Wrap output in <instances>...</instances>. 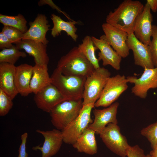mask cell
<instances>
[{
  "label": "cell",
  "mask_w": 157,
  "mask_h": 157,
  "mask_svg": "<svg viewBox=\"0 0 157 157\" xmlns=\"http://www.w3.org/2000/svg\"><path fill=\"white\" fill-rule=\"evenodd\" d=\"M144 5L138 1L125 0L106 18V22L127 33H133L135 25Z\"/></svg>",
  "instance_id": "obj_1"
},
{
  "label": "cell",
  "mask_w": 157,
  "mask_h": 157,
  "mask_svg": "<svg viewBox=\"0 0 157 157\" xmlns=\"http://www.w3.org/2000/svg\"><path fill=\"white\" fill-rule=\"evenodd\" d=\"M57 68L64 75L87 78L95 69L78 47L72 48L59 60Z\"/></svg>",
  "instance_id": "obj_2"
},
{
  "label": "cell",
  "mask_w": 157,
  "mask_h": 157,
  "mask_svg": "<svg viewBox=\"0 0 157 157\" xmlns=\"http://www.w3.org/2000/svg\"><path fill=\"white\" fill-rule=\"evenodd\" d=\"M51 77V83L68 100L82 99L86 77L63 75L57 68Z\"/></svg>",
  "instance_id": "obj_3"
},
{
  "label": "cell",
  "mask_w": 157,
  "mask_h": 157,
  "mask_svg": "<svg viewBox=\"0 0 157 157\" xmlns=\"http://www.w3.org/2000/svg\"><path fill=\"white\" fill-rule=\"evenodd\" d=\"M83 106L82 99L61 102L49 113L52 124L56 129L62 131L78 117Z\"/></svg>",
  "instance_id": "obj_4"
},
{
  "label": "cell",
  "mask_w": 157,
  "mask_h": 157,
  "mask_svg": "<svg viewBox=\"0 0 157 157\" xmlns=\"http://www.w3.org/2000/svg\"><path fill=\"white\" fill-rule=\"evenodd\" d=\"M110 75L107 69L100 67L95 69L86 78L82 98L83 105L95 103L100 97Z\"/></svg>",
  "instance_id": "obj_5"
},
{
  "label": "cell",
  "mask_w": 157,
  "mask_h": 157,
  "mask_svg": "<svg viewBox=\"0 0 157 157\" xmlns=\"http://www.w3.org/2000/svg\"><path fill=\"white\" fill-rule=\"evenodd\" d=\"M94 107V104L83 105L78 117L61 131L64 142L72 145L75 142L84 131L92 123L91 114Z\"/></svg>",
  "instance_id": "obj_6"
},
{
  "label": "cell",
  "mask_w": 157,
  "mask_h": 157,
  "mask_svg": "<svg viewBox=\"0 0 157 157\" xmlns=\"http://www.w3.org/2000/svg\"><path fill=\"white\" fill-rule=\"evenodd\" d=\"M103 142L112 152L121 157L126 156L130 147L126 137L120 132L117 124L110 123L99 134Z\"/></svg>",
  "instance_id": "obj_7"
},
{
  "label": "cell",
  "mask_w": 157,
  "mask_h": 157,
  "mask_svg": "<svg viewBox=\"0 0 157 157\" xmlns=\"http://www.w3.org/2000/svg\"><path fill=\"white\" fill-rule=\"evenodd\" d=\"M126 78L118 74L108 79L99 98L94 104V107H106L116 101L128 88Z\"/></svg>",
  "instance_id": "obj_8"
},
{
  "label": "cell",
  "mask_w": 157,
  "mask_h": 157,
  "mask_svg": "<svg viewBox=\"0 0 157 157\" xmlns=\"http://www.w3.org/2000/svg\"><path fill=\"white\" fill-rule=\"evenodd\" d=\"M140 77L138 78L135 76L126 78L128 83L134 84L131 92L135 96L145 99L148 90L157 88V66L153 68L145 67Z\"/></svg>",
  "instance_id": "obj_9"
},
{
  "label": "cell",
  "mask_w": 157,
  "mask_h": 157,
  "mask_svg": "<svg viewBox=\"0 0 157 157\" xmlns=\"http://www.w3.org/2000/svg\"><path fill=\"white\" fill-rule=\"evenodd\" d=\"M104 34L100 37L105 40L122 58L126 57L129 54L127 44L129 34L106 22L102 25Z\"/></svg>",
  "instance_id": "obj_10"
},
{
  "label": "cell",
  "mask_w": 157,
  "mask_h": 157,
  "mask_svg": "<svg viewBox=\"0 0 157 157\" xmlns=\"http://www.w3.org/2000/svg\"><path fill=\"white\" fill-rule=\"evenodd\" d=\"M67 100L52 83L35 94L33 98L37 107L48 113L58 104Z\"/></svg>",
  "instance_id": "obj_11"
},
{
  "label": "cell",
  "mask_w": 157,
  "mask_h": 157,
  "mask_svg": "<svg viewBox=\"0 0 157 157\" xmlns=\"http://www.w3.org/2000/svg\"><path fill=\"white\" fill-rule=\"evenodd\" d=\"M36 131L43 136L44 141L42 147L40 145L33 147V150L41 151V157H51L57 154L63 142L61 131L53 129L46 131L37 129Z\"/></svg>",
  "instance_id": "obj_12"
},
{
  "label": "cell",
  "mask_w": 157,
  "mask_h": 157,
  "mask_svg": "<svg viewBox=\"0 0 157 157\" xmlns=\"http://www.w3.org/2000/svg\"><path fill=\"white\" fill-rule=\"evenodd\" d=\"M127 44L130 50L133 52L134 64L143 68H154L149 45L138 40L133 33L129 35Z\"/></svg>",
  "instance_id": "obj_13"
},
{
  "label": "cell",
  "mask_w": 157,
  "mask_h": 157,
  "mask_svg": "<svg viewBox=\"0 0 157 157\" xmlns=\"http://www.w3.org/2000/svg\"><path fill=\"white\" fill-rule=\"evenodd\" d=\"M153 16L148 4L144 5L143 9L136 21L133 33L136 37L143 43L149 45L151 37Z\"/></svg>",
  "instance_id": "obj_14"
},
{
  "label": "cell",
  "mask_w": 157,
  "mask_h": 157,
  "mask_svg": "<svg viewBox=\"0 0 157 157\" xmlns=\"http://www.w3.org/2000/svg\"><path fill=\"white\" fill-rule=\"evenodd\" d=\"M119 106V103L115 102L105 108L94 109L93 110L94 120L88 128L93 130L96 133L99 134L108 124H117L116 116Z\"/></svg>",
  "instance_id": "obj_15"
},
{
  "label": "cell",
  "mask_w": 157,
  "mask_h": 157,
  "mask_svg": "<svg viewBox=\"0 0 157 157\" xmlns=\"http://www.w3.org/2000/svg\"><path fill=\"white\" fill-rule=\"evenodd\" d=\"M28 24L30 27L24 34L22 40H32L47 45L49 41L46 38V34L50 26L46 15L39 14L34 20Z\"/></svg>",
  "instance_id": "obj_16"
},
{
  "label": "cell",
  "mask_w": 157,
  "mask_h": 157,
  "mask_svg": "<svg viewBox=\"0 0 157 157\" xmlns=\"http://www.w3.org/2000/svg\"><path fill=\"white\" fill-rule=\"evenodd\" d=\"M95 46L100 51L98 53V59L102 60L103 66L109 65L115 69L118 70L120 68L122 57L103 39H98L91 36Z\"/></svg>",
  "instance_id": "obj_17"
},
{
  "label": "cell",
  "mask_w": 157,
  "mask_h": 157,
  "mask_svg": "<svg viewBox=\"0 0 157 157\" xmlns=\"http://www.w3.org/2000/svg\"><path fill=\"white\" fill-rule=\"evenodd\" d=\"M19 50L24 49L34 58L35 64L48 65L49 58L47 53V45L31 40H22L15 44Z\"/></svg>",
  "instance_id": "obj_18"
},
{
  "label": "cell",
  "mask_w": 157,
  "mask_h": 157,
  "mask_svg": "<svg viewBox=\"0 0 157 157\" xmlns=\"http://www.w3.org/2000/svg\"><path fill=\"white\" fill-rule=\"evenodd\" d=\"M15 68L14 65L0 63V88L12 100L18 94L15 83Z\"/></svg>",
  "instance_id": "obj_19"
},
{
  "label": "cell",
  "mask_w": 157,
  "mask_h": 157,
  "mask_svg": "<svg viewBox=\"0 0 157 157\" xmlns=\"http://www.w3.org/2000/svg\"><path fill=\"white\" fill-rule=\"evenodd\" d=\"M33 66L27 64L16 66L15 83L18 93L26 97L31 93L30 84L32 76Z\"/></svg>",
  "instance_id": "obj_20"
},
{
  "label": "cell",
  "mask_w": 157,
  "mask_h": 157,
  "mask_svg": "<svg viewBox=\"0 0 157 157\" xmlns=\"http://www.w3.org/2000/svg\"><path fill=\"white\" fill-rule=\"evenodd\" d=\"M51 83L48 65L35 64L30 84L32 92L35 94Z\"/></svg>",
  "instance_id": "obj_21"
},
{
  "label": "cell",
  "mask_w": 157,
  "mask_h": 157,
  "mask_svg": "<svg viewBox=\"0 0 157 157\" xmlns=\"http://www.w3.org/2000/svg\"><path fill=\"white\" fill-rule=\"evenodd\" d=\"M95 133L93 130L86 129L72 145L73 147L80 152L90 155L96 154L98 149Z\"/></svg>",
  "instance_id": "obj_22"
},
{
  "label": "cell",
  "mask_w": 157,
  "mask_h": 157,
  "mask_svg": "<svg viewBox=\"0 0 157 157\" xmlns=\"http://www.w3.org/2000/svg\"><path fill=\"white\" fill-rule=\"evenodd\" d=\"M51 18L53 24V27L51 29V34L53 37L55 38L61 34L62 31H64L73 40L76 41L78 35L76 33L77 28L75 25L77 24V22L74 20L65 21L60 17L54 14L51 15Z\"/></svg>",
  "instance_id": "obj_23"
},
{
  "label": "cell",
  "mask_w": 157,
  "mask_h": 157,
  "mask_svg": "<svg viewBox=\"0 0 157 157\" xmlns=\"http://www.w3.org/2000/svg\"><path fill=\"white\" fill-rule=\"evenodd\" d=\"M80 51L87 59L92 65L95 69L100 67L99 60L95 55V51L98 49L95 46L92 37L89 35L85 36L82 40V43L78 47Z\"/></svg>",
  "instance_id": "obj_24"
},
{
  "label": "cell",
  "mask_w": 157,
  "mask_h": 157,
  "mask_svg": "<svg viewBox=\"0 0 157 157\" xmlns=\"http://www.w3.org/2000/svg\"><path fill=\"white\" fill-rule=\"evenodd\" d=\"M0 22L3 26H11L20 30L23 34L28 30L26 25L27 21L22 14H19L15 16L0 14Z\"/></svg>",
  "instance_id": "obj_25"
},
{
  "label": "cell",
  "mask_w": 157,
  "mask_h": 157,
  "mask_svg": "<svg viewBox=\"0 0 157 157\" xmlns=\"http://www.w3.org/2000/svg\"><path fill=\"white\" fill-rule=\"evenodd\" d=\"M27 56L24 52L21 51L15 45L9 48L5 49L0 52V63H6L14 65L20 58Z\"/></svg>",
  "instance_id": "obj_26"
},
{
  "label": "cell",
  "mask_w": 157,
  "mask_h": 157,
  "mask_svg": "<svg viewBox=\"0 0 157 157\" xmlns=\"http://www.w3.org/2000/svg\"><path fill=\"white\" fill-rule=\"evenodd\" d=\"M1 32L13 43L15 44L21 41L24 35V34L19 30L9 26H3Z\"/></svg>",
  "instance_id": "obj_27"
},
{
  "label": "cell",
  "mask_w": 157,
  "mask_h": 157,
  "mask_svg": "<svg viewBox=\"0 0 157 157\" xmlns=\"http://www.w3.org/2000/svg\"><path fill=\"white\" fill-rule=\"evenodd\" d=\"M141 133L147 139L153 148L157 143V122L142 129Z\"/></svg>",
  "instance_id": "obj_28"
},
{
  "label": "cell",
  "mask_w": 157,
  "mask_h": 157,
  "mask_svg": "<svg viewBox=\"0 0 157 157\" xmlns=\"http://www.w3.org/2000/svg\"><path fill=\"white\" fill-rule=\"evenodd\" d=\"M12 100L0 88V116L7 115L13 106Z\"/></svg>",
  "instance_id": "obj_29"
},
{
  "label": "cell",
  "mask_w": 157,
  "mask_h": 157,
  "mask_svg": "<svg viewBox=\"0 0 157 157\" xmlns=\"http://www.w3.org/2000/svg\"><path fill=\"white\" fill-rule=\"evenodd\" d=\"M152 39L149 45L152 60L154 66H157V26L153 25Z\"/></svg>",
  "instance_id": "obj_30"
},
{
  "label": "cell",
  "mask_w": 157,
  "mask_h": 157,
  "mask_svg": "<svg viewBox=\"0 0 157 157\" xmlns=\"http://www.w3.org/2000/svg\"><path fill=\"white\" fill-rule=\"evenodd\" d=\"M128 157H145L144 150L137 145L130 146L126 152Z\"/></svg>",
  "instance_id": "obj_31"
},
{
  "label": "cell",
  "mask_w": 157,
  "mask_h": 157,
  "mask_svg": "<svg viewBox=\"0 0 157 157\" xmlns=\"http://www.w3.org/2000/svg\"><path fill=\"white\" fill-rule=\"evenodd\" d=\"M28 136L27 132L24 133L21 135V143L18 150V157H28V154L26 151V144Z\"/></svg>",
  "instance_id": "obj_32"
},
{
  "label": "cell",
  "mask_w": 157,
  "mask_h": 157,
  "mask_svg": "<svg viewBox=\"0 0 157 157\" xmlns=\"http://www.w3.org/2000/svg\"><path fill=\"white\" fill-rule=\"evenodd\" d=\"M47 4L49 5L52 8L56 10L59 13H62L63 14L69 21H73L69 16L65 12L62 11L61 9L57 5H56L51 0H40L38 2V5L39 6H41Z\"/></svg>",
  "instance_id": "obj_33"
},
{
  "label": "cell",
  "mask_w": 157,
  "mask_h": 157,
  "mask_svg": "<svg viewBox=\"0 0 157 157\" xmlns=\"http://www.w3.org/2000/svg\"><path fill=\"white\" fill-rule=\"evenodd\" d=\"M12 42L1 32L0 33V49L2 50L12 47Z\"/></svg>",
  "instance_id": "obj_34"
},
{
  "label": "cell",
  "mask_w": 157,
  "mask_h": 157,
  "mask_svg": "<svg viewBox=\"0 0 157 157\" xmlns=\"http://www.w3.org/2000/svg\"><path fill=\"white\" fill-rule=\"evenodd\" d=\"M147 3L152 12L156 13L157 11V0H147Z\"/></svg>",
  "instance_id": "obj_35"
},
{
  "label": "cell",
  "mask_w": 157,
  "mask_h": 157,
  "mask_svg": "<svg viewBox=\"0 0 157 157\" xmlns=\"http://www.w3.org/2000/svg\"><path fill=\"white\" fill-rule=\"evenodd\" d=\"M152 157H157V143L149 154Z\"/></svg>",
  "instance_id": "obj_36"
},
{
  "label": "cell",
  "mask_w": 157,
  "mask_h": 157,
  "mask_svg": "<svg viewBox=\"0 0 157 157\" xmlns=\"http://www.w3.org/2000/svg\"><path fill=\"white\" fill-rule=\"evenodd\" d=\"M145 157H152L149 154L146 155Z\"/></svg>",
  "instance_id": "obj_37"
}]
</instances>
